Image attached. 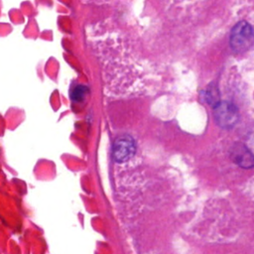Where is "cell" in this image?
Listing matches in <instances>:
<instances>
[{
    "label": "cell",
    "mask_w": 254,
    "mask_h": 254,
    "mask_svg": "<svg viewBox=\"0 0 254 254\" xmlns=\"http://www.w3.org/2000/svg\"><path fill=\"white\" fill-rule=\"evenodd\" d=\"M230 46L236 53H244L251 49L254 45V29L245 22L237 23L230 33Z\"/></svg>",
    "instance_id": "1"
},
{
    "label": "cell",
    "mask_w": 254,
    "mask_h": 254,
    "mask_svg": "<svg viewBox=\"0 0 254 254\" xmlns=\"http://www.w3.org/2000/svg\"><path fill=\"white\" fill-rule=\"evenodd\" d=\"M216 123L222 128H232L239 119L237 107L228 101H219L213 110Z\"/></svg>",
    "instance_id": "2"
},
{
    "label": "cell",
    "mask_w": 254,
    "mask_h": 254,
    "mask_svg": "<svg viewBox=\"0 0 254 254\" xmlns=\"http://www.w3.org/2000/svg\"><path fill=\"white\" fill-rule=\"evenodd\" d=\"M136 152V144L129 135H122L115 139L112 148V155L116 162H126Z\"/></svg>",
    "instance_id": "3"
},
{
    "label": "cell",
    "mask_w": 254,
    "mask_h": 254,
    "mask_svg": "<svg viewBox=\"0 0 254 254\" xmlns=\"http://www.w3.org/2000/svg\"><path fill=\"white\" fill-rule=\"evenodd\" d=\"M230 159L243 169H251L254 167L253 153L242 143H235L229 151Z\"/></svg>",
    "instance_id": "4"
},
{
    "label": "cell",
    "mask_w": 254,
    "mask_h": 254,
    "mask_svg": "<svg viewBox=\"0 0 254 254\" xmlns=\"http://www.w3.org/2000/svg\"><path fill=\"white\" fill-rule=\"evenodd\" d=\"M204 94H205L204 98L207 101V103L212 105L213 107L219 102V92L215 85L208 86V88L205 90Z\"/></svg>",
    "instance_id": "5"
},
{
    "label": "cell",
    "mask_w": 254,
    "mask_h": 254,
    "mask_svg": "<svg viewBox=\"0 0 254 254\" xmlns=\"http://www.w3.org/2000/svg\"><path fill=\"white\" fill-rule=\"evenodd\" d=\"M86 92H87V88L85 86H82V85L76 86L71 92V98L73 100H81L86 94Z\"/></svg>",
    "instance_id": "6"
}]
</instances>
